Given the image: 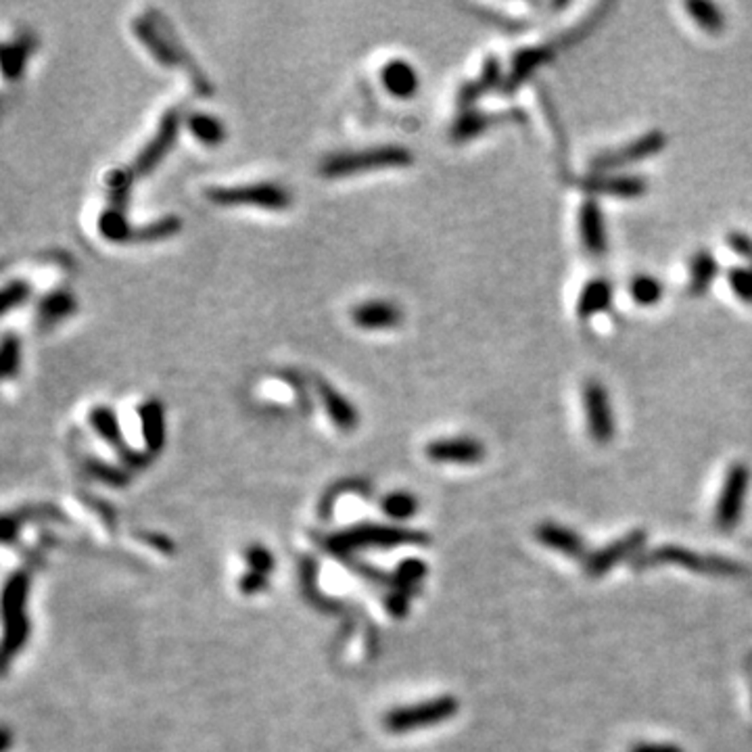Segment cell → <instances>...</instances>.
<instances>
[{
  "label": "cell",
  "mask_w": 752,
  "mask_h": 752,
  "mask_svg": "<svg viewBox=\"0 0 752 752\" xmlns=\"http://www.w3.org/2000/svg\"><path fill=\"white\" fill-rule=\"evenodd\" d=\"M132 28H134V33H136V38L145 44V49L151 52L157 63L165 67L180 65L183 70L188 71V76H191L197 92L201 94L212 92V86L210 82H207V78L203 76V71H201L199 67L191 61V57H188L183 51V46H180L176 40L170 36L172 33L170 28H167L165 24L157 25L155 11H153L151 15L136 19Z\"/></svg>",
  "instance_id": "obj_1"
},
{
  "label": "cell",
  "mask_w": 752,
  "mask_h": 752,
  "mask_svg": "<svg viewBox=\"0 0 752 752\" xmlns=\"http://www.w3.org/2000/svg\"><path fill=\"white\" fill-rule=\"evenodd\" d=\"M414 161L412 153L406 146L387 145L372 146L358 153H339V155L328 157L320 167V174L324 178H345L355 174H366L374 170H385V167H406Z\"/></svg>",
  "instance_id": "obj_2"
},
{
  "label": "cell",
  "mask_w": 752,
  "mask_h": 752,
  "mask_svg": "<svg viewBox=\"0 0 752 752\" xmlns=\"http://www.w3.org/2000/svg\"><path fill=\"white\" fill-rule=\"evenodd\" d=\"M656 564H680V567H686L694 573L717 577H736L747 573V569L734 560L721 559V556H700L680 546H663L653 550V552H640L634 559V567L637 570L656 567Z\"/></svg>",
  "instance_id": "obj_3"
},
{
  "label": "cell",
  "mask_w": 752,
  "mask_h": 752,
  "mask_svg": "<svg viewBox=\"0 0 752 752\" xmlns=\"http://www.w3.org/2000/svg\"><path fill=\"white\" fill-rule=\"evenodd\" d=\"M404 543H428L427 533L420 531H409V529L401 527H391V525H358L347 529V531H341L333 535L328 540V548L337 550L339 554L352 552V550L360 548H393V546H404Z\"/></svg>",
  "instance_id": "obj_4"
},
{
  "label": "cell",
  "mask_w": 752,
  "mask_h": 752,
  "mask_svg": "<svg viewBox=\"0 0 752 752\" xmlns=\"http://www.w3.org/2000/svg\"><path fill=\"white\" fill-rule=\"evenodd\" d=\"M205 197L220 207H259V210L282 212L291 205L287 188L274 183H258L247 186H213Z\"/></svg>",
  "instance_id": "obj_5"
},
{
  "label": "cell",
  "mask_w": 752,
  "mask_h": 752,
  "mask_svg": "<svg viewBox=\"0 0 752 752\" xmlns=\"http://www.w3.org/2000/svg\"><path fill=\"white\" fill-rule=\"evenodd\" d=\"M25 596H28V577L15 573L6 581L3 594V613H5V664L9 658L24 646L28 640L30 623L25 616Z\"/></svg>",
  "instance_id": "obj_6"
},
{
  "label": "cell",
  "mask_w": 752,
  "mask_h": 752,
  "mask_svg": "<svg viewBox=\"0 0 752 752\" xmlns=\"http://www.w3.org/2000/svg\"><path fill=\"white\" fill-rule=\"evenodd\" d=\"M456 713H458V700H456L454 696H441L435 698V700L391 710V713L385 717V728L393 731V734H401V731L420 729L428 728V725L443 723L452 719Z\"/></svg>",
  "instance_id": "obj_7"
},
{
  "label": "cell",
  "mask_w": 752,
  "mask_h": 752,
  "mask_svg": "<svg viewBox=\"0 0 752 752\" xmlns=\"http://www.w3.org/2000/svg\"><path fill=\"white\" fill-rule=\"evenodd\" d=\"M664 146H667V136H664L661 130L646 132L644 136L631 140V143L619 146V149L600 153V155L592 159V170L594 174H608L613 170H619V167L654 157Z\"/></svg>",
  "instance_id": "obj_8"
},
{
  "label": "cell",
  "mask_w": 752,
  "mask_h": 752,
  "mask_svg": "<svg viewBox=\"0 0 752 752\" xmlns=\"http://www.w3.org/2000/svg\"><path fill=\"white\" fill-rule=\"evenodd\" d=\"M750 483V473L747 465L742 462H736L728 470V476H725L719 502H717L715 508V525L721 529V531H729V529L738 527L742 516L744 500H747Z\"/></svg>",
  "instance_id": "obj_9"
},
{
  "label": "cell",
  "mask_w": 752,
  "mask_h": 752,
  "mask_svg": "<svg viewBox=\"0 0 752 752\" xmlns=\"http://www.w3.org/2000/svg\"><path fill=\"white\" fill-rule=\"evenodd\" d=\"M583 408L588 416L589 435L596 443H608L615 437V418L606 387L597 381H589L583 389Z\"/></svg>",
  "instance_id": "obj_10"
},
{
  "label": "cell",
  "mask_w": 752,
  "mask_h": 752,
  "mask_svg": "<svg viewBox=\"0 0 752 752\" xmlns=\"http://www.w3.org/2000/svg\"><path fill=\"white\" fill-rule=\"evenodd\" d=\"M180 122H183V118H180L178 109L167 111L165 116L161 118L157 134L149 140V143H146V146L140 151L136 161H134V165H132L134 176H146V174H151L153 170H155V165L167 155V151L172 149L174 143H176Z\"/></svg>",
  "instance_id": "obj_11"
},
{
  "label": "cell",
  "mask_w": 752,
  "mask_h": 752,
  "mask_svg": "<svg viewBox=\"0 0 752 752\" xmlns=\"http://www.w3.org/2000/svg\"><path fill=\"white\" fill-rule=\"evenodd\" d=\"M559 44H540V46H529V49H522L516 52L510 61V70L506 76H503V82L500 86L502 92L512 94L521 89L522 84L527 82L533 73L540 70L541 65H546L550 59H554L556 52L560 49Z\"/></svg>",
  "instance_id": "obj_12"
},
{
  "label": "cell",
  "mask_w": 752,
  "mask_h": 752,
  "mask_svg": "<svg viewBox=\"0 0 752 752\" xmlns=\"http://www.w3.org/2000/svg\"><path fill=\"white\" fill-rule=\"evenodd\" d=\"M644 543H646V533L644 531L629 533L623 537V540L613 541L610 546L589 554L588 559L583 560V570H586L588 577L606 575L615 564H619L627 559H635V556L640 554Z\"/></svg>",
  "instance_id": "obj_13"
},
{
  "label": "cell",
  "mask_w": 752,
  "mask_h": 752,
  "mask_svg": "<svg viewBox=\"0 0 752 752\" xmlns=\"http://www.w3.org/2000/svg\"><path fill=\"white\" fill-rule=\"evenodd\" d=\"M581 191L592 194H610V197L635 199L648 191V183L642 176H625V174H592L581 178Z\"/></svg>",
  "instance_id": "obj_14"
},
{
  "label": "cell",
  "mask_w": 752,
  "mask_h": 752,
  "mask_svg": "<svg viewBox=\"0 0 752 752\" xmlns=\"http://www.w3.org/2000/svg\"><path fill=\"white\" fill-rule=\"evenodd\" d=\"M427 458L443 465H475L481 462L485 456V449L473 437H456V439H437L427 446Z\"/></svg>",
  "instance_id": "obj_15"
},
{
  "label": "cell",
  "mask_w": 752,
  "mask_h": 752,
  "mask_svg": "<svg viewBox=\"0 0 752 752\" xmlns=\"http://www.w3.org/2000/svg\"><path fill=\"white\" fill-rule=\"evenodd\" d=\"M577 226H579V239L581 245L586 247V251L594 258H602L606 253L608 240H606V224H604V213L600 205L596 203L594 199L586 201L579 207V220H577Z\"/></svg>",
  "instance_id": "obj_16"
},
{
  "label": "cell",
  "mask_w": 752,
  "mask_h": 752,
  "mask_svg": "<svg viewBox=\"0 0 752 752\" xmlns=\"http://www.w3.org/2000/svg\"><path fill=\"white\" fill-rule=\"evenodd\" d=\"M352 320L355 326L364 328V331H389L401 322V310L391 301H364L353 307Z\"/></svg>",
  "instance_id": "obj_17"
},
{
  "label": "cell",
  "mask_w": 752,
  "mask_h": 752,
  "mask_svg": "<svg viewBox=\"0 0 752 752\" xmlns=\"http://www.w3.org/2000/svg\"><path fill=\"white\" fill-rule=\"evenodd\" d=\"M503 82V73H502V65L495 57H487L485 63H483V70L479 76L475 80H470V82L462 84V89L458 90V107L462 111H468V109H475V103L479 100L483 94L492 92L494 89H500Z\"/></svg>",
  "instance_id": "obj_18"
},
{
  "label": "cell",
  "mask_w": 752,
  "mask_h": 752,
  "mask_svg": "<svg viewBox=\"0 0 752 752\" xmlns=\"http://www.w3.org/2000/svg\"><path fill=\"white\" fill-rule=\"evenodd\" d=\"M314 387L320 395L322 406H324L326 414L331 416V420L334 422V425H337L341 431H353L360 422L358 409L353 408V404H349L337 389L328 385V382L324 379H320V376L318 379H314Z\"/></svg>",
  "instance_id": "obj_19"
},
{
  "label": "cell",
  "mask_w": 752,
  "mask_h": 752,
  "mask_svg": "<svg viewBox=\"0 0 752 752\" xmlns=\"http://www.w3.org/2000/svg\"><path fill=\"white\" fill-rule=\"evenodd\" d=\"M381 80L382 86L398 99L414 97L420 86L418 71H416L412 63H408L406 59H391V61L382 65Z\"/></svg>",
  "instance_id": "obj_20"
},
{
  "label": "cell",
  "mask_w": 752,
  "mask_h": 752,
  "mask_svg": "<svg viewBox=\"0 0 752 752\" xmlns=\"http://www.w3.org/2000/svg\"><path fill=\"white\" fill-rule=\"evenodd\" d=\"M535 535L543 546L559 550V552L570 556V559L586 560V543H583L581 537L573 529L556 525V522H543V525L537 527Z\"/></svg>",
  "instance_id": "obj_21"
},
{
  "label": "cell",
  "mask_w": 752,
  "mask_h": 752,
  "mask_svg": "<svg viewBox=\"0 0 752 752\" xmlns=\"http://www.w3.org/2000/svg\"><path fill=\"white\" fill-rule=\"evenodd\" d=\"M613 306V285L606 278H592L583 285L579 299H577V315L589 320L594 315L606 312Z\"/></svg>",
  "instance_id": "obj_22"
},
{
  "label": "cell",
  "mask_w": 752,
  "mask_h": 752,
  "mask_svg": "<svg viewBox=\"0 0 752 752\" xmlns=\"http://www.w3.org/2000/svg\"><path fill=\"white\" fill-rule=\"evenodd\" d=\"M89 418H90V425H92L94 431H97L100 437L109 443L111 447H116L126 460L136 462V456H134L126 446V441L122 437V428H119L118 418H116V414H113L111 408H107V406L92 408Z\"/></svg>",
  "instance_id": "obj_23"
},
{
  "label": "cell",
  "mask_w": 752,
  "mask_h": 752,
  "mask_svg": "<svg viewBox=\"0 0 752 752\" xmlns=\"http://www.w3.org/2000/svg\"><path fill=\"white\" fill-rule=\"evenodd\" d=\"M502 119L503 116H495V113H483L476 109L462 111L452 126V138L456 143H466V140L481 136L483 132L502 122Z\"/></svg>",
  "instance_id": "obj_24"
},
{
  "label": "cell",
  "mask_w": 752,
  "mask_h": 752,
  "mask_svg": "<svg viewBox=\"0 0 752 752\" xmlns=\"http://www.w3.org/2000/svg\"><path fill=\"white\" fill-rule=\"evenodd\" d=\"M719 274V264H717L715 255L709 251H698L690 259V293L698 297L709 291L713 280Z\"/></svg>",
  "instance_id": "obj_25"
},
{
  "label": "cell",
  "mask_w": 752,
  "mask_h": 752,
  "mask_svg": "<svg viewBox=\"0 0 752 752\" xmlns=\"http://www.w3.org/2000/svg\"><path fill=\"white\" fill-rule=\"evenodd\" d=\"M140 422H143V435L146 441V447L151 452H159L164 447L165 441V422H164V408H161L159 401H146L138 408Z\"/></svg>",
  "instance_id": "obj_26"
},
{
  "label": "cell",
  "mask_w": 752,
  "mask_h": 752,
  "mask_svg": "<svg viewBox=\"0 0 752 752\" xmlns=\"http://www.w3.org/2000/svg\"><path fill=\"white\" fill-rule=\"evenodd\" d=\"M76 312V297L71 293L65 291H55L40 301L38 306V315L40 322L46 326L57 324L59 320L67 318V315Z\"/></svg>",
  "instance_id": "obj_27"
},
{
  "label": "cell",
  "mask_w": 752,
  "mask_h": 752,
  "mask_svg": "<svg viewBox=\"0 0 752 752\" xmlns=\"http://www.w3.org/2000/svg\"><path fill=\"white\" fill-rule=\"evenodd\" d=\"M188 130L193 132V136L201 140L203 145H220L224 143L226 138V127L220 122L218 118L210 116V113H191L186 119Z\"/></svg>",
  "instance_id": "obj_28"
},
{
  "label": "cell",
  "mask_w": 752,
  "mask_h": 752,
  "mask_svg": "<svg viewBox=\"0 0 752 752\" xmlns=\"http://www.w3.org/2000/svg\"><path fill=\"white\" fill-rule=\"evenodd\" d=\"M686 9L690 13L691 22H694L698 28H702L704 32L713 33H721L725 28V15L719 6L713 5V3H707V0H691V3L686 5Z\"/></svg>",
  "instance_id": "obj_29"
},
{
  "label": "cell",
  "mask_w": 752,
  "mask_h": 752,
  "mask_svg": "<svg viewBox=\"0 0 752 752\" xmlns=\"http://www.w3.org/2000/svg\"><path fill=\"white\" fill-rule=\"evenodd\" d=\"M629 295L631 299L635 301L637 306L642 307H653L658 301L663 299L664 287L663 282L656 277H650V274H640V277L631 278L629 282Z\"/></svg>",
  "instance_id": "obj_30"
},
{
  "label": "cell",
  "mask_w": 752,
  "mask_h": 752,
  "mask_svg": "<svg viewBox=\"0 0 752 752\" xmlns=\"http://www.w3.org/2000/svg\"><path fill=\"white\" fill-rule=\"evenodd\" d=\"M99 230L107 240H113V243H130L134 234V228L127 226L124 212L113 210V207L100 213Z\"/></svg>",
  "instance_id": "obj_31"
},
{
  "label": "cell",
  "mask_w": 752,
  "mask_h": 752,
  "mask_svg": "<svg viewBox=\"0 0 752 752\" xmlns=\"http://www.w3.org/2000/svg\"><path fill=\"white\" fill-rule=\"evenodd\" d=\"M32 52V42L28 38H22V40H15V42H9L3 46V71H5V78H17L22 76L24 71V65L28 61Z\"/></svg>",
  "instance_id": "obj_32"
},
{
  "label": "cell",
  "mask_w": 752,
  "mask_h": 752,
  "mask_svg": "<svg viewBox=\"0 0 752 752\" xmlns=\"http://www.w3.org/2000/svg\"><path fill=\"white\" fill-rule=\"evenodd\" d=\"M382 512L387 516H391L395 521H406L409 516L416 514V510H418V502L412 494L408 492H395L391 495H387L385 500H382Z\"/></svg>",
  "instance_id": "obj_33"
},
{
  "label": "cell",
  "mask_w": 752,
  "mask_h": 752,
  "mask_svg": "<svg viewBox=\"0 0 752 752\" xmlns=\"http://www.w3.org/2000/svg\"><path fill=\"white\" fill-rule=\"evenodd\" d=\"M132 178H134L132 170L130 172L113 170L109 176H107V191H109L113 210L124 212L126 201H127V193H130Z\"/></svg>",
  "instance_id": "obj_34"
},
{
  "label": "cell",
  "mask_w": 752,
  "mask_h": 752,
  "mask_svg": "<svg viewBox=\"0 0 752 752\" xmlns=\"http://www.w3.org/2000/svg\"><path fill=\"white\" fill-rule=\"evenodd\" d=\"M32 297V287L25 280H11L3 288V314H9L15 307H22Z\"/></svg>",
  "instance_id": "obj_35"
},
{
  "label": "cell",
  "mask_w": 752,
  "mask_h": 752,
  "mask_svg": "<svg viewBox=\"0 0 752 752\" xmlns=\"http://www.w3.org/2000/svg\"><path fill=\"white\" fill-rule=\"evenodd\" d=\"M19 339L13 337V334H5L3 339V358H0V368H3V379H13L19 372V358H22V353H19Z\"/></svg>",
  "instance_id": "obj_36"
},
{
  "label": "cell",
  "mask_w": 752,
  "mask_h": 752,
  "mask_svg": "<svg viewBox=\"0 0 752 752\" xmlns=\"http://www.w3.org/2000/svg\"><path fill=\"white\" fill-rule=\"evenodd\" d=\"M728 285L744 304L752 306V268H731L728 272Z\"/></svg>",
  "instance_id": "obj_37"
},
{
  "label": "cell",
  "mask_w": 752,
  "mask_h": 752,
  "mask_svg": "<svg viewBox=\"0 0 752 752\" xmlns=\"http://www.w3.org/2000/svg\"><path fill=\"white\" fill-rule=\"evenodd\" d=\"M247 562H249V567H251L253 573H259V575H264V577L270 575L272 564H274L272 554L268 552V550L261 548V546H253V548L247 550Z\"/></svg>",
  "instance_id": "obj_38"
},
{
  "label": "cell",
  "mask_w": 752,
  "mask_h": 752,
  "mask_svg": "<svg viewBox=\"0 0 752 752\" xmlns=\"http://www.w3.org/2000/svg\"><path fill=\"white\" fill-rule=\"evenodd\" d=\"M425 573H427L425 562H420V560H406L400 567V570H398L400 581H401L400 588L414 586V583H418L422 579V577H425Z\"/></svg>",
  "instance_id": "obj_39"
},
{
  "label": "cell",
  "mask_w": 752,
  "mask_h": 752,
  "mask_svg": "<svg viewBox=\"0 0 752 752\" xmlns=\"http://www.w3.org/2000/svg\"><path fill=\"white\" fill-rule=\"evenodd\" d=\"M728 245L731 251L740 255L742 259H747L752 268V239L750 237H747L744 232H729Z\"/></svg>",
  "instance_id": "obj_40"
},
{
  "label": "cell",
  "mask_w": 752,
  "mask_h": 752,
  "mask_svg": "<svg viewBox=\"0 0 752 752\" xmlns=\"http://www.w3.org/2000/svg\"><path fill=\"white\" fill-rule=\"evenodd\" d=\"M266 579H268V577L259 575V573H253V570H249V573H247L243 577V579H240V589H243L245 594H255V592H259V589L266 586Z\"/></svg>",
  "instance_id": "obj_41"
},
{
  "label": "cell",
  "mask_w": 752,
  "mask_h": 752,
  "mask_svg": "<svg viewBox=\"0 0 752 752\" xmlns=\"http://www.w3.org/2000/svg\"><path fill=\"white\" fill-rule=\"evenodd\" d=\"M629 752H683L677 744H658V742H642L631 747Z\"/></svg>",
  "instance_id": "obj_42"
}]
</instances>
